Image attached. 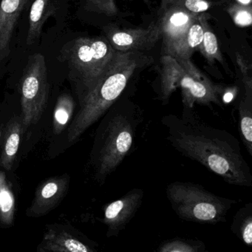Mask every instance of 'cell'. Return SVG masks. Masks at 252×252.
<instances>
[{
  "mask_svg": "<svg viewBox=\"0 0 252 252\" xmlns=\"http://www.w3.org/2000/svg\"><path fill=\"white\" fill-rule=\"evenodd\" d=\"M178 61L183 67L182 74L178 82V88L181 90L184 107L193 108L195 104L205 106L214 104L222 107V102L220 99L222 94V87L215 85L209 80L190 60Z\"/></svg>",
  "mask_w": 252,
  "mask_h": 252,
  "instance_id": "7",
  "label": "cell"
},
{
  "mask_svg": "<svg viewBox=\"0 0 252 252\" xmlns=\"http://www.w3.org/2000/svg\"><path fill=\"white\" fill-rule=\"evenodd\" d=\"M231 230L245 245L252 246V203L240 208L233 218Z\"/></svg>",
  "mask_w": 252,
  "mask_h": 252,
  "instance_id": "18",
  "label": "cell"
},
{
  "mask_svg": "<svg viewBox=\"0 0 252 252\" xmlns=\"http://www.w3.org/2000/svg\"><path fill=\"white\" fill-rule=\"evenodd\" d=\"M181 2L184 8L192 14L205 12L209 8V2L206 0H181Z\"/></svg>",
  "mask_w": 252,
  "mask_h": 252,
  "instance_id": "26",
  "label": "cell"
},
{
  "mask_svg": "<svg viewBox=\"0 0 252 252\" xmlns=\"http://www.w3.org/2000/svg\"><path fill=\"white\" fill-rule=\"evenodd\" d=\"M144 192L141 189L129 190L125 195L104 206L101 222L107 225V236L118 237L141 208Z\"/></svg>",
  "mask_w": 252,
  "mask_h": 252,
  "instance_id": "8",
  "label": "cell"
},
{
  "mask_svg": "<svg viewBox=\"0 0 252 252\" xmlns=\"http://www.w3.org/2000/svg\"><path fill=\"white\" fill-rule=\"evenodd\" d=\"M203 36V28L200 20L190 26L185 34L173 45L164 51V55H169L178 60H190L191 54L198 49Z\"/></svg>",
  "mask_w": 252,
  "mask_h": 252,
  "instance_id": "13",
  "label": "cell"
},
{
  "mask_svg": "<svg viewBox=\"0 0 252 252\" xmlns=\"http://www.w3.org/2000/svg\"><path fill=\"white\" fill-rule=\"evenodd\" d=\"M64 57L80 88L81 101L95 88L116 51L105 37H81L64 48Z\"/></svg>",
  "mask_w": 252,
  "mask_h": 252,
  "instance_id": "5",
  "label": "cell"
},
{
  "mask_svg": "<svg viewBox=\"0 0 252 252\" xmlns=\"http://www.w3.org/2000/svg\"><path fill=\"white\" fill-rule=\"evenodd\" d=\"M88 10L102 13L107 15H113L117 12L116 5L113 0H86Z\"/></svg>",
  "mask_w": 252,
  "mask_h": 252,
  "instance_id": "24",
  "label": "cell"
},
{
  "mask_svg": "<svg viewBox=\"0 0 252 252\" xmlns=\"http://www.w3.org/2000/svg\"><path fill=\"white\" fill-rule=\"evenodd\" d=\"M153 63L141 51H116L95 88L81 101V108L70 125L69 142L76 141L90 126L120 99L135 72Z\"/></svg>",
  "mask_w": 252,
  "mask_h": 252,
  "instance_id": "3",
  "label": "cell"
},
{
  "mask_svg": "<svg viewBox=\"0 0 252 252\" xmlns=\"http://www.w3.org/2000/svg\"><path fill=\"white\" fill-rule=\"evenodd\" d=\"M74 102L73 98L67 94L62 95L57 101L54 116V131L60 133L68 123L73 114Z\"/></svg>",
  "mask_w": 252,
  "mask_h": 252,
  "instance_id": "23",
  "label": "cell"
},
{
  "mask_svg": "<svg viewBox=\"0 0 252 252\" xmlns=\"http://www.w3.org/2000/svg\"><path fill=\"white\" fill-rule=\"evenodd\" d=\"M42 249L60 252H94L95 246L92 243L82 241L77 237L64 231L51 230L43 240Z\"/></svg>",
  "mask_w": 252,
  "mask_h": 252,
  "instance_id": "12",
  "label": "cell"
},
{
  "mask_svg": "<svg viewBox=\"0 0 252 252\" xmlns=\"http://www.w3.org/2000/svg\"><path fill=\"white\" fill-rule=\"evenodd\" d=\"M161 63L159 98L165 105L167 104L172 94L178 88L183 67L178 60L169 55H163Z\"/></svg>",
  "mask_w": 252,
  "mask_h": 252,
  "instance_id": "14",
  "label": "cell"
},
{
  "mask_svg": "<svg viewBox=\"0 0 252 252\" xmlns=\"http://www.w3.org/2000/svg\"><path fill=\"white\" fill-rule=\"evenodd\" d=\"M234 23L241 27H246L252 25V9L250 7L238 6L231 11Z\"/></svg>",
  "mask_w": 252,
  "mask_h": 252,
  "instance_id": "25",
  "label": "cell"
},
{
  "mask_svg": "<svg viewBox=\"0 0 252 252\" xmlns=\"http://www.w3.org/2000/svg\"><path fill=\"white\" fill-rule=\"evenodd\" d=\"M29 0H2L0 2V63L9 55L16 24Z\"/></svg>",
  "mask_w": 252,
  "mask_h": 252,
  "instance_id": "11",
  "label": "cell"
},
{
  "mask_svg": "<svg viewBox=\"0 0 252 252\" xmlns=\"http://www.w3.org/2000/svg\"><path fill=\"white\" fill-rule=\"evenodd\" d=\"M54 11L51 0H34L29 14V32L26 39L28 45H33L39 39L45 21Z\"/></svg>",
  "mask_w": 252,
  "mask_h": 252,
  "instance_id": "15",
  "label": "cell"
},
{
  "mask_svg": "<svg viewBox=\"0 0 252 252\" xmlns=\"http://www.w3.org/2000/svg\"><path fill=\"white\" fill-rule=\"evenodd\" d=\"M199 20L203 28V36L201 44L199 46L201 54L206 57L208 61L212 63L215 60L222 62V57L220 51L218 41L215 33L212 32L205 17L199 16Z\"/></svg>",
  "mask_w": 252,
  "mask_h": 252,
  "instance_id": "21",
  "label": "cell"
},
{
  "mask_svg": "<svg viewBox=\"0 0 252 252\" xmlns=\"http://www.w3.org/2000/svg\"><path fill=\"white\" fill-rule=\"evenodd\" d=\"M15 199L5 178V173L0 171V220L10 225L14 220Z\"/></svg>",
  "mask_w": 252,
  "mask_h": 252,
  "instance_id": "20",
  "label": "cell"
},
{
  "mask_svg": "<svg viewBox=\"0 0 252 252\" xmlns=\"http://www.w3.org/2000/svg\"><path fill=\"white\" fill-rule=\"evenodd\" d=\"M20 134L21 124L17 122H11L8 126L3 153L1 157V164L5 169H11L14 163L20 146Z\"/></svg>",
  "mask_w": 252,
  "mask_h": 252,
  "instance_id": "19",
  "label": "cell"
},
{
  "mask_svg": "<svg viewBox=\"0 0 252 252\" xmlns=\"http://www.w3.org/2000/svg\"><path fill=\"white\" fill-rule=\"evenodd\" d=\"M238 130L248 153L252 156V95L245 94L238 104Z\"/></svg>",
  "mask_w": 252,
  "mask_h": 252,
  "instance_id": "17",
  "label": "cell"
},
{
  "mask_svg": "<svg viewBox=\"0 0 252 252\" xmlns=\"http://www.w3.org/2000/svg\"><path fill=\"white\" fill-rule=\"evenodd\" d=\"M237 1L243 5H249L252 2V0H237Z\"/></svg>",
  "mask_w": 252,
  "mask_h": 252,
  "instance_id": "27",
  "label": "cell"
},
{
  "mask_svg": "<svg viewBox=\"0 0 252 252\" xmlns=\"http://www.w3.org/2000/svg\"><path fill=\"white\" fill-rule=\"evenodd\" d=\"M166 197L174 212L187 222L216 225L226 221V215L237 201L217 195L203 186L175 181L168 184Z\"/></svg>",
  "mask_w": 252,
  "mask_h": 252,
  "instance_id": "4",
  "label": "cell"
},
{
  "mask_svg": "<svg viewBox=\"0 0 252 252\" xmlns=\"http://www.w3.org/2000/svg\"><path fill=\"white\" fill-rule=\"evenodd\" d=\"M101 118L91 162L95 179L103 184L132 151L144 116L136 104L119 99Z\"/></svg>",
  "mask_w": 252,
  "mask_h": 252,
  "instance_id": "2",
  "label": "cell"
},
{
  "mask_svg": "<svg viewBox=\"0 0 252 252\" xmlns=\"http://www.w3.org/2000/svg\"><path fill=\"white\" fill-rule=\"evenodd\" d=\"M105 38L116 51L129 52L150 49L161 36L158 24H152L147 29H104Z\"/></svg>",
  "mask_w": 252,
  "mask_h": 252,
  "instance_id": "9",
  "label": "cell"
},
{
  "mask_svg": "<svg viewBox=\"0 0 252 252\" xmlns=\"http://www.w3.org/2000/svg\"><path fill=\"white\" fill-rule=\"evenodd\" d=\"M206 251V245L201 240L181 237L165 240L158 249L159 252H204Z\"/></svg>",
  "mask_w": 252,
  "mask_h": 252,
  "instance_id": "22",
  "label": "cell"
},
{
  "mask_svg": "<svg viewBox=\"0 0 252 252\" xmlns=\"http://www.w3.org/2000/svg\"><path fill=\"white\" fill-rule=\"evenodd\" d=\"M198 17V14L187 11L181 0H168L158 23L163 36V51L179 40Z\"/></svg>",
  "mask_w": 252,
  "mask_h": 252,
  "instance_id": "10",
  "label": "cell"
},
{
  "mask_svg": "<svg viewBox=\"0 0 252 252\" xmlns=\"http://www.w3.org/2000/svg\"><path fill=\"white\" fill-rule=\"evenodd\" d=\"M161 123L166 141L180 154L200 163L227 184L252 187V170L240 141L232 134L206 123L194 107H184L180 115H166Z\"/></svg>",
  "mask_w": 252,
  "mask_h": 252,
  "instance_id": "1",
  "label": "cell"
},
{
  "mask_svg": "<svg viewBox=\"0 0 252 252\" xmlns=\"http://www.w3.org/2000/svg\"><path fill=\"white\" fill-rule=\"evenodd\" d=\"M48 96V75L45 57L30 56L21 80L23 122L26 126L36 123L42 116Z\"/></svg>",
  "mask_w": 252,
  "mask_h": 252,
  "instance_id": "6",
  "label": "cell"
},
{
  "mask_svg": "<svg viewBox=\"0 0 252 252\" xmlns=\"http://www.w3.org/2000/svg\"><path fill=\"white\" fill-rule=\"evenodd\" d=\"M65 184L66 181L61 179L47 182L38 191L32 210L36 213H42L49 209L64 192Z\"/></svg>",
  "mask_w": 252,
  "mask_h": 252,
  "instance_id": "16",
  "label": "cell"
}]
</instances>
